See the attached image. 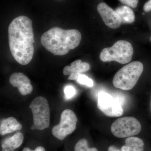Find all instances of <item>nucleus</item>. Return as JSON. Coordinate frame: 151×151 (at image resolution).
I'll use <instances>...</instances> for the list:
<instances>
[{
  "instance_id": "nucleus-14",
  "label": "nucleus",
  "mask_w": 151,
  "mask_h": 151,
  "mask_svg": "<svg viewBox=\"0 0 151 151\" xmlns=\"http://www.w3.org/2000/svg\"><path fill=\"white\" fill-rule=\"evenodd\" d=\"M125 143L122 147V151H144V142L140 138L129 137L126 139Z\"/></svg>"
},
{
  "instance_id": "nucleus-25",
  "label": "nucleus",
  "mask_w": 151,
  "mask_h": 151,
  "mask_svg": "<svg viewBox=\"0 0 151 151\" xmlns=\"http://www.w3.org/2000/svg\"></svg>"
},
{
  "instance_id": "nucleus-20",
  "label": "nucleus",
  "mask_w": 151,
  "mask_h": 151,
  "mask_svg": "<svg viewBox=\"0 0 151 151\" xmlns=\"http://www.w3.org/2000/svg\"><path fill=\"white\" fill-rule=\"evenodd\" d=\"M143 9L145 12H149L151 11V0H149L145 4Z\"/></svg>"
},
{
  "instance_id": "nucleus-23",
  "label": "nucleus",
  "mask_w": 151,
  "mask_h": 151,
  "mask_svg": "<svg viewBox=\"0 0 151 151\" xmlns=\"http://www.w3.org/2000/svg\"><path fill=\"white\" fill-rule=\"evenodd\" d=\"M31 129L32 130L35 129V126H34V125H33V126H32L31 128Z\"/></svg>"
},
{
  "instance_id": "nucleus-2",
  "label": "nucleus",
  "mask_w": 151,
  "mask_h": 151,
  "mask_svg": "<svg viewBox=\"0 0 151 151\" xmlns=\"http://www.w3.org/2000/svg\"><path fill=\"white\" fill-rule=\"evenodd\" d=\"M81 35L77 29L52 28L41 37V42L47 51L55 55H63L78 47Z\"/></svg>"
},
{
  "instance_id": "nucleus-18",
  "label": "nucleus",
  "mask_w": 151,
  "mask_h": 151,
  "mask_svg": "<svg viewBox=\"0 0 151 151\" xmlns=\"http://www.w3.org/2000/svg\"><path fill=\"white\" fill-rule=\"evenodd\" d=\"M64 93H65V98L68 100L73 98L76 94V89L75 87L71 85H68L64 88Z\"/></svg>"
},
{
  "instance_id": "nucleus-10",
  "label": "nucleus",
  "mask_w": 151,
  "mask_h": 151,
  "mask_svg": "<svg viewBox=\"0 0 151 151\" xmlns=\"http://www.w3.org/2000/svg\"><path fill=\"white\" fill-rule=\"evenodd\" d=\"M10 84L14 87H17L22 95L30 94L33 90L29 78L22 73H15L11 75L9 78Z\"/></svg>"
},
{
  "instance_id": "nucleus-12",
  "label": "nucleus",
  "mask_w": 151,
  "mask_h": 151,
  "mask_svg": "<svg viewBox=\"0 0 151 151\" xmlns=\"http://www.w3.org/2000/svg\"><path fill=\"white\" fill-rule=\"evenodd\" d=\"M24 137L22 133L17 132L12 136L6 139L1 145L2 151H14L18 148L23 142Z\"/></svg>"
},
{
  "instance_id": "nucleus-8",
  "label": "nucleus",
  "mask_w": 151,
  "mask_h": 151,
  "mask_svg": "<svg viewBox=\"0 0 151 151\" xmlns=\"http://www.w3.org/2000/svg\"><path fill=\"white\" fill-rule=\"evenodd\" d=\"M97 107L106 116L110 117H120L124 113L119 100L105 92L98 94Z\"/></svg>"
},
{
  "instance_id": "nucleus-21",
  "label": "nucleus",
  "mask_w": 151,
  "mask_h": 151,
  "mask_svg": "<svg viewBox=\"0 0 151 151\" xmlns=\"http://www.w3.org/2000/svg\"><path fill=\"white\" fill-rule=\"evenodd\" d=\"M22 151H45V150L43 147L39 146L37 147L35 150H31L29 148L25 147L23 150Z\"/></svg>"
},
{
  "instance_id": "nucleus-19",
  "label": "nucleus",
  "mask_w": 151,
  "mask_h": 151,
  "mask_svg": "<svg viewBox=\"0 0 151 151\" xmlns=\"http://www.w3.org/2000/svg\"><path fill=\"white\" fill-rule=\"evenodd\" d=\"M121 3L128 6L135 8L137 7L139 0H119Z\"/></svg>"
},
{
  "instance_id": "nucleus-4",
  "label": "nucleus",
  "mask_w": 151,
  "mask_h": 151,
  "mask_svg": "<svg viewBox=\"0 0 151 151\" xmlns=\"http://www.w3.org/2000/svg\"><path fill=\"white\" fill-rule=\"evenodd\" d=\"M133 53L134 49L131 43L126 40H121L116 42L111 47L103 49L100 58L104 62L115 61L126 64L132 60Z\"/></svg>"
},
{
  "instance_id": "nucleus-16",
  "label": "nucleus",
  "mask_w": 151,
  "mask_h": 151,
  "mask_svg": "<svg viewBox=\"0 0 151 151\" xmlns=\"http://www.w3.org/2000/svg\"><path fill=\"white\" fill-rule=\"evenodd\" d=\"M74 151H98L96 148H89L86 139H82L78 141L74 147Z\"/></svg>"
},
{
  "instance_id": "nucleus-22",
  "label": "nucleus",
  "mask_w": 151,
  "mask_h": 151,
  "mask_svg": "<svg viewBox=\"0 0 151 151\" xmlns=\"http://www.w3.org/2000/svg\"><path fill=\"white\" fill-rule=\"evenodd\" d=\"M108 151H122L120 150L114 146H111L109 147Z\"/></svg>"
},
{
  "instance_id": "nucleus-5",
  "label": "nucleus",
  "mask_w": 151,
  "mask_h": 151,
  "mask_svg": "<svg viewBox=\"0 0 151 151\" xmlns=\"http://www.w3.org/2000/svg\"><path fill=\"white\" fill-rule=\"evenodd\" d=\"M29 108L32 112L35 129L43 130L47 128L50 122V110L46 98L41 96L35 97Z\"/></svg>"
},
{
  "instance_id": "nucleus-9",
  "label": "nucleus",
  "mask_w": 151,
  "mask_h": 151,
  "mask_svg": "<svg viewBox=\"0 0 151 151\" xmlns=\"http://www.w3.org/2000/svg\"><path fill=\"white\" fill-rule=\"evenodd\" d=\"M97 10L106 25L111 29H117L121 26V18L115 10L105 3H100L97 6Z\"/></svg>"
},
{
  "instance_id": "nucleus-24",
  "label": "nucleus",
  "mask_w": 151,
  "mask_h": 151,
  "mask_svg": "<svg viewBox=\"0 0 151 151\" xmlns=\"http://www.w3.org/2000/svg\"><path fill=\"white\" fill-rule=\"evenodd\" d=\"M150 40H151V38H150Z\"/></svg>"
},
{
  "instance_id": "nucleus-6",
  "label": "nucleus",
  "mask_w": 151,
  "mask_h": 151,
  "mask_svg": "<svg viewBox=\"0 0 151 151\" xmlns=\"http://www.w3.org/2000/svg\"><path fill=\"white\" fill-rule=\"evenodd\" d=\"M142 127L137 119L133 117L119 118L113 122L111 127L112 134L117 137H129L138 134Z\"/></svg>"
},
{
  "instance_id": "nucleus-1",
  "label": "nucleus",
  "mask_w": 151,
  "mask_h": 151,
  "mask_svg": "<svg viewBox=\"0 0 151 151\" xmlns=\"http://www.w3.org/2000/svg\"><path fill=\"white\" fill-rule=\"evenodd\" d=\"M9 45L12 55L17 62L26 65L34 53V34L32 21L25 16L14 19L8 28Z\"/></svg>"
},
{
  "instance_id": "nucleus-17",
  "label": "nucleus",
  "mask_w": 151,
  "mask_h": 151,
  "mask_svg": "<svg viewBox=\"0 0 151 151\" xmlns=\"http://www.w3.org/2000/svg\"><path fill=\"white\" fill-rule=\"evenodd\" d=\"M76 81L79 84L86 85L89 87H92L94 85L93 80L84 74H80Z\"/></svg>"
},
{
  "instance_id": "nucleus-11",
  "label": "nucleus",
  "mask_w": 151,
  "mask_h": 151,
  "mask_svg": "<svg viewBox=\"0 0 151 151\" xmlns=\"http://www.w3.org/2000/svg\"><path fill=\"white\" fill-rule=\"evenodd\" d=\"M90 69V65L86 62H82L80 60H77L64 68L63 73L64 75H70L68 79L76 80L82 73L86 72Z\"/></svg>"
},
{
  "instance_id": "nucleus-15",
  "label": "nucleus",
  "mask_w": 151,
  "mask_h": 151,
  "mask_svg": "<svg viewBox=\"0 0 151 151\" xmlns=\"http://www.w3.org/2000/svg\"><path fill=\"white\" fill-rule=\"evenodd\" d=\"M115 11L121 18L122 23L131 24L135 21L134 13L128 6H121L117 8Z\"/></svg>"
},
{
  "instance_id": "nucleus-13",
  "label": "nucleus",
  "mask_w": 151,
  "mask_h": 151,
  "mask_svg": "<svg viewBox=\"0 0 151 151\" xmlns=\"http://www.w3.org/2000/svg\"><path fill=\"white\" fill-rule=\"evenodd\" d=\"M22 126L14 117H9L1 121L0 134L1 135H5L19 131L22 129Z\"/></svg>"
},
{
  "instance_id": "nucleus-3",
  "label": "nucleus",
  "mask_w": 151,
  "mask_h": 151,
  "mask_svg": "<svg viewBox=\"0 0 151 151\" xmlns=\"http://www.w3.org/2000/svg\"><path fill=\"white\" fill-rule=\"evenodd\" d=\"M143 70L144 66L139 61L129 63L120 69L114 76L113 85L122 90H131L137 84Z\"/></svg>"
},
{
  "instance_id": "nucleus-7",
  "label": "nucleus",
  "mask_w": 151,
  "mask_h": 151,
  "mask_svg": "<svg viewBox=\"0 0 151 151\" xmlns=\"http://www.w3.org/2000/svg\"><path fill=\"white\" fill-rule=\"evenodd\" d=\"M77 122L78 119L73 111L69 109L64 110L61 113L59 124L52 129V134L60 140H63L75 131Z\"/></svg>"
}]
</instances>
